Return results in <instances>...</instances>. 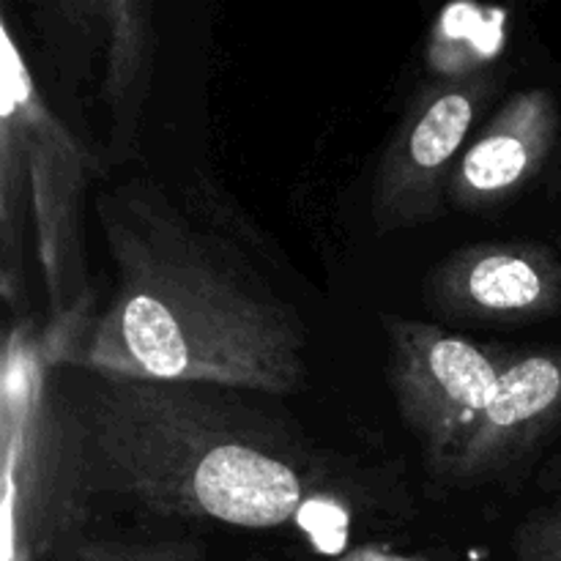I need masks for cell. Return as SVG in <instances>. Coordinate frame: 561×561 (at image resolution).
Instances as JSON below:
<instances>
[{
  "mask_svg": "<svg viewBox=\"0 0 561 561\" xmlns=\"http://www.w3.org/2000/svg\"><path fill=\"white\" fill-rule=\"evenodd\" d=\"M206 383L129 381L58 367L77 499L157 520L266 531L348 515L345 477L288 422Z\"/></svg>",
  "mask_w": 561,
  "mask_h": 561,
  "instance_id": "obj_1",
  "label": "cell"
},
{
  "mask_svg": "<svg viewBox=\"0 0 561 561\" xmlns=\"http://www.w3.org/2000/svg\"><path fill=\"white\" fill-rule=\"evenodd\" d=\"M115 290L53 359L104 378L290 394L307 376V327L250 261L148 179L93 201Z\"/></svg>",
  "mask_w": 561,
  "mask_h": 561,
  "instance_id": "obj_2",
  "label": "cell"
},
{
  "mask_svg": "<svg viewBox=\"0 0 561 561\" xmlns=\"http://www.w3.org/2000/svg\"><path fill=\"white\" fill-rule=\"evenodd\" d=\"M3 190L22 197L36 230L38 263L53 323L82 312L88 299L80 197L88 153L44 104L25 58L3 27Z\"/></svg>",
  "mask_w": 561,
  "mask_h": 561,
  "instance_id": "obj_3",
  "label": "cell"
},
{
  "mask_svg": "<svg viewBox=\"0 0 561 561\" xmlns=\"http://www.w3.org/2000/svg\"><path fill=\"white\" fill-rule=\"evenodd\" d=\"M381 321L392 400L433 477L477 425L518 351L474 343L414 318L383 316Z\"/></svg>",
  "mask_w": 561,
  "mask_h": 561,
  "instance_id": "obj_4",
  "label": "cell"
},
{
  "mask_svg": "<svg viewBox=\"0 0 561 561\" xmlns=\"http://www.w3.org/2000/svg\"><path fill=\"white\" fill-rule=\"evenodd\" d=\"M491 71L427 88L389 137L373 184V217L383 230L433 222L449 203L460 148L491 96Z\"/></svg>",
  "mask_w": 561,
  "mask_h": 561,
  "instance_id": "obj_5",
  "label": "cell"
},
{
  "mask_svg": "<svg viewBox=\"0 0 561 561\" xmlns=\"http://www.w3.org/2000/svg\"><path fill=\"white\" fill-rule=\"evenodd\" d=\"M561 431V345L518 351L469 436L431 480L444 491L507 485Z\"/></svg>",
  "mask_w": 561,
  "mask_h": 561,
  "instance_id": "obj_6",
  "label": "cell"
},
{
  "mask_svg": "<svg viewBox=\"0 0 561 561\" xmlns=\"http://www.w3.org/2000/svg\"><path fill=\"white\" fill-rule=\"evenodd\" d=\"M425 301L455 321L529 323L561 310V255L531 239L477 241L431 268Z\"/></svg>",
  "mask_w": 561,
  "mask_h": 561,
  "instance_id": "obj_7",
  "label": "cell"
},
{
  "mask_svg": "<svg viewBox=\"0 0 561 561\" xmlns=\"http://www.w3.org/2000/svg\"><path fill=\"white\" fill-rule=\"evenodd\" d=\"M557 137V99L546 88L513 93L460 157L449 181V203L482 211L518 197L546 168Z\"/></svg>",
  "mask_w": 561,
  "mask_h": 561,
  "instance_id": "obj_8",
  "label": "cell"
},
{
  "mask_svg": "<svg viewBox=\"0 0 561 561\" xmlns=\"http://www.w3.org/2000/svg\"><path fill=\"white\" fill-rule=\"evenodd\" d=\"M507 14L480 5H453L433 31L431 64L442 80L488 71V60L502 49Z\"/></svg>",
  "mask_w": 561,
  "mask_h": 561,
  "instance_id": "obj_9",
  "label": "cell"
},
{
  "mask_svg": "<svg viewBox=\"0 0 561 561\" xmlns=\"http://www.w3.org/2000/svg\"><path fill=\"white\" fill-rule=\"evenodd\" d=\"M75 561H206L203 546L190 537H80Z\"/></svg>",
  "mask_w": 561,
  "mask_h": 561,
  "instance_id": "obj_10",
  "label": "cell"
},
{
  "mask_svg": "<svg viewBox=\"0 0 561 561\" xmlns=\"http://www.w3.org/2000/svg\"><path fill=\"white\" fill-rule=\"evenodd\" d=\"M515 561H561V499L531 513L513 535Z\"/></svg>",
  "mask_w": 561,
  "mask_h": 561,
  "instance_id": "obj_11",
  "label": "cell"
},
{
  "mask_svg": "<svg viewBox=\"0 0 561 561\" xmlns=\"http://www.w3.org/2000/svg\"><path fill=\"white\" fill-rule=\"evenodd\" d=\"M329 561H436V559L411 557V553H398V551H389V548H378V546H359V548H351V551L340 553V557H334Z\"/></svg>",
  "mask_w": 561,
  "mask_h": 561,
  "instance_id": "obj_12",
  "label": "cell"
},
{
  "mask_svg": "<svg viewBox=\"0 0 561 561\" xmlns=\"http://www.w3.org/2000/svg\"><path fill=\"white\" fill-rule=\"evenodd\" d=\"M546 480H551V482H561V453L557 455V460H553L551 471H546Z\"/></svg>",
  "mask_w": 561,
  "mask_h": 561,
  "instance_id": "obj_13",
  "label": "cell"
}]
</instances>
